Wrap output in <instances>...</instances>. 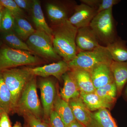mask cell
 Instances as JSON below:
<instances>
[{"label":"cell","instance_id":"cell-18","mask_svg":"<svg viewBox=\"0 0 127 127\" xmlns=\"http://www.w3.org/2000/svg\"><path fill=\"white\" fill-rule=\"evenodd\" d=\"M53 109L61 119L65 127H68L76 120L68 102L58 95L56 96Z\"/></svg>","mask_w":127,"mask_h":127},{"label":"cell","instance_id":"cell-24","mask_svg":"<svg viewBox=\"0 0 127 127\" xmlns=\"http://www.w3.org/2000/svg\"><path fill=\"white\" fill-rule=\"evenodd\" d=\"M0 109L9 114L13 111L11 94L5 83L2 73L0 72Z\"/></svg>","mask_w":127,"mask_h":127},{"label":"cell","instance_id":"cell-31","mask_svg":"<svg viewBox=\"0 0 127 127\" xmlns=\"http://www.w3.org/2000/svg\"><path fill=\"white\" fill-rule=\"evenodd\" d=\"M49 119L50 127H65L61 119L54 109L50 114Z\"/></svg>","mask_w":127,"mask_h":127},{"label":"cell","instance_id":"cell-5","mask_svg":"<svg viewBox=\"0 0 127 127\" xmlns=\"http://www.w3.org/2000/svg\"><path fill=\"white\" fill-rule=\"evenodd\" d=\"M23 114H31L41 119L43 114L37 92L36 80L34 76L23 89L19 98L16 110Z\"/></svg>","mask_w":127,"mask_h":127},{"label":"cell","instance_id":"cell-23","mask_svg":"<svg viewBox=\"0 0 127 127\" xmlns=\"http://www.w3.org/2000/svg\"><path fill=\"white\" fill-rule=\"evenodd\" d=\"M15 18V25L13 31L22 40H27L36 30L27 21L22 17Z\"/></svg>","mask_w":127,"mask_h":127},{"label":"cell","instance_id":"cell-17","mask_svg":"<svg viewBox=\"0 0 127 127\" xmlns=\"http://www.w3.org/2000/svg\"><path fill=\"white\" fill-rule=\"evenodd\" d=\"M62 78L64 83L63 88L60 92L61 97L68 102L71 99L80 96V91L69 72L64 74Z\"/></svg>","mask_w":127,"mask_h":127},{"label":"cell","instance_id":"cell-33","mask_svg":"<svg viewBox=\"0 0 127 127\" xmlns=\"http://www.w3.org/2000/svg\"><path fill=\"white\" fill-rule=\"evenodd\" d=\"M0 127H11L8 114L2 112L0 118Z\"/></svg>","mask_w":127,"mask_h":127},{"label":"cell","instance_id":"cell-20","mask_svg":"<svg viewBox=\"0 0 127 127\" xmlns=\"http://www.w3.org/2000/svg\"><path fill=\"white\" fill-rule=\"evenodd\" d=\"M106 46L114 61H127V47L123 41L115 40Z\"/></svg>","mask_w":127,"mask_h":127},{"label":"cell","instance_id":"cell-39","mask_svg":"<svg viewBox=\"0 0 127 127\" xmlns=\"http://www.w3.org/2000/svg\"><path fill=\"white\" fill-rule=\"evenodd\" d=\"M125 94H126V96L127 97V89H126V91H125Z\"/></svg>","mask_w":127,"mask_h":127},{"label":"cell","instance_id":"cell-4","mask_svg":"<svg viewBox=\"0 0 127 127\" xmlns=\"http://www.w3.org/2000/svg\"><path fill=\"white\" fill-rule=\"evenodd\" d=\"M34 53L2 46L0 48V72L18 66L33 65L42 62Z\"/></svg>","mask_w":127,"mask_h":127},{"label":"cell","instance_id":"cell-37","mask_svg":"<svg viewBox=\"0 0 127 127\" xmlns=\"http://www.w3.org/2000/svg\"><path fill=\"white\" fill-rule=\"evenodd\" d=\"M4 7L0 4V13L2 11V10L4 9Z\"/></svg>","mask_w":127,"mask_h":127},{"label":"cell","instance_id":"cell-38","mask_svg":"<svg viewBox=\"0 0 127 127\" xmlns=\"http://www.w3.org/2000/svg\"><path fill=\"white\" fill-rule=\"evenodd\" d=\"M2 111H1V109H0V118L1 116V113H2Z\"/></svg>","mask_w":127,"mask_h":127},{"label":"cell","instance_id":"cell-8","mask_svg":"<svg viewBox=\"0 0 127 127\" xmlns=\"http://www.w3.org/2000/svg\"><path fill=\"white\" fill-rule=\"evenodd\" d=\"M96 14L95 9L81 3L76 5L73 14L68 20L72 25L78 29L89 26L91 21Z\"/></svg>","mask_w":127,"mask_h":127},{"label":"cell","instance_id":"cell-27","mask_svg":"<svg viewBox=\"0 0 127 127\" xmlns=\"http://www.w3.org/2000/svg\"><path fill=\"white\" fill-rule=\"evenodd\" d=\"M81 3L86 4L95 9L97 14L113 8L119 2L118 0H81Z\"/></svg>","mask_w":127,"mask_h":127},{"label":"cell","instance_id":"cell-34","mask_svg":"<svg viewBox=\"0 0 127 127\" xmlns=\"http://www.w3.org/2000/svg\"><path fill=\"white\" fill-rule=\"evenodd\" d=\"M68 127H85L84 125L80 123L77 120H75Z\"/></svg>","mask_w":127,"mask_h":127},{"label":"cell","instance_id":"cell-3","mask_svg":"<svg viewBox=\"0 0 127 127\" xmlns=\"http://www.w3.org/2000/svg\"><path fill=\"white\" fill-rule=\"evenodd\" d=\"M1 72L11 94L14 111L16 110L17 102L25 86L35 76L31 72L30 67L10 68Z\"/></svg>","mask_w":127,"mask_h":127},{"label":"cell","instance_id":"cell-14","mask_svg":"<svg viewBox=\"0 0 127 127\" xmlns=\"http://www.w3.org/2000/svg\"><path fill=\"white\" fill-rule=\"evenodd\" d=\"M85 127H118L107 109L101 108L92 112L91 119Z\"/></svg>","mask_w":127,"mask_h":127},{"label":"cell","instance_id":"cell-13","mask_svg":"<svg viewBox=\"0 0 127 127\" xmlns=\"http://www.w3.org/2000/svg\"><path fill=\"white\" fill-rule=\"evenodd\" d=\"M70 73L76 82L80 92L85 93H95V89L92 81L90 73L88 71L71 68Z\"/></svg>","mask_w":127,"mask_h":127},{"label":"cell","instance_id":"cell-2","mask_svg":"<svg viewBox=\"0 0 127 127\" xmlns=\"http://www.w3.org/2000/svg\"><path fill=\"white\" fill-rule=\"evenodd\" d=\"M112 61L106 46L100 45L92 51L78 52L75 59L68 64L70 69L78 68L90 72L97 65L111 64Z\"/></svg>","mask_w":127,"mask_h":127},{"label":"cell","instance_id":"cell-10","mask_svg":"<svg viewBox=\"0 0 127 127\" xmlns=\"http://www.w3.org/2000/svg\"><path fill=\"white\" fill-rule=\"evenodd\" d=\"M99 42L90 27L78 29L76 43L78 53L92 51L100 45Z\"/></svg>","mask_w":127,"mask_h":127},{"label":"cell","instance_id":"cell-35","mask_svg":"<svg viewBox=\"0 0 127 127\" xmlns=\"http://www.w3.org/2000/svg\"><path fill=\"white\" fill-rule=\"evenodd\" d=\"M4 9H3L2 11L0 13V30H1V21H2V15H3V10H4Z\"/></svg>","mask_w":127,"mask_h":127},{"label":"cell","instance_id":"cell-40","mask_svg":"<svg viewBox=\"0 0 127 127\" xmlns=\"http://www.w3.org/2000/svg\"><path fill=\"white\" fill-rule=\"evenodd\" d=\"M1 46H2V43H1V42L0 41V48L1 47Z\"/></svg>","mask_w":127,"mask_h":127},{"label":"cell","instance_id":"cell-1","mask_svg":"<svg viewBox=\"0 0 127 127\" xmlns=\"http://www.w3.org/2000/svg\"><path fill=\"white\" fill-rule=\"evenodd\" d=\"M52 42L55 51L67 63L73 60L78 53L76 43L78 29L68 20L51 28Z\"/></svg>","mask_w":127,"mask_h":127},{"label":"cell","instance_id":"cell-32","mask_svg":"<svg viewBox=\"0 0 127 127\" xmlns=\"http://www.w3.org/2000/svg\"><path fill=\"white\" fill-rule=\"evenodd\" d=\"M18 7L23 10L28 11L31 10L32 6V1L28 0H14Z\"/></svg>","mask_w":127,"mask_h":127},{"label":"cell","instance_id":"cell-7","mask_svg":"<svg viewBox=\"0 0 127 127\" xmlns=\"http://www.w3.org/2000/svg\"><path fill=\"white\" fill-rule=\"evenodd\" d=\"M26 44L33 53L47 59H61L54 49L51 37L44 32L36 30L27 39Z\"/></svg>","mask_w":127,"mask_h":127},{"label":"cell","instance_id":"cell-25","mask_svg":"<svg viewBox=\"0 0 127 127\" xmlns=\"http://www.w3.org/2000/svg\"><path fill=\"white\" fill-rule=\"evenodd\" d=\"M1 38L5 45L15 50L27 51L33 53L26 43L20 39L13 31L2 32Z\"/></svg>","mask_w":127,"mask_h":127},{"label":"cell","instance_id":"cell-30","mask_svg":"<svg viewBox=\"0 0 127 127\" xmlns=\"http://www.w3.org/2000/svg\"><path fill=\"white\" fill-rule=\"evenodd\" d=\"M25 115L30 127H50L32 114H27Z\"/></svg>","mask_w":127,"mask_h":127},{"label":"cell","instance_id":"cell-9","mask_svg":"<svg viewBox=\"0 0 127 127\" xmlns=\"http://www.w3.org/2000/svg\"><path fill=\"white\" fill-rule=\"evenodd\" d=\"M39 87L40 90L43 114L46 118H48L53 110L56 97L55 84L51 79H43L40 81Z\"/></svg>","mask_w":127,"mask_h":127},{"label":"cell","instance_id":"cell-12","mask_svg":"<svg viewBox=\"0 0 127 127\" xmlns=\"http://www.w3.org/2000/svg\"><path fill=\"white\" fill-rule=\"evenodd\" d=\"M110 65L101 64L96 66L90 71L89 72L95 89L115 82Z\"/></svg>","mask_w":127,"mask_h":127},{"label":"cell","instance_id":"cell-16","mask_svg":"<svg viewBox=\"0 0 127 127\" xmlns=\"http://www.w3.org/2000/svg\"><path fill=\"white\" fill-rule=\"evenodd\" d=\"M110 67L117 87V95L120 96L127 82V61L118 62L113 61Z\"/></svg>","mask_w":127,"mask_h":127},{"label":"cell","instance_id":"cell-36","mask_svg":"<svg viewBox=\"0 0 127 127\" xmlns=\"http://www.w3.org/2000/svg\"><path fill=\"white\" fill-rule=\"evenodd\" d=\"M21 127V126L20 124L19 123H16L15 125H14V127Z\"/></svg>","mask_w":127,"mask_h":127},{"label":"cell","instance_id":"cell-22","mask_svg":"<svg viewBox=\"0 0 127 127\" xmlns=\"http://www.w3.org/2000/svg\"><path fill=\"white\" fill-rule=\"evenodd\" d=\"M80 96L91 112L96 111L101 108H111V105L105 102L95 92L90 93L80 92Z\"/></svg>","mask_w":127,"mask_h":127},{"label":"cell","instance_id":"cell-29","mask_svg":"<svg viewBox=\"0 0 127 127\" xmlns=\"http://www.w3.org/2000/svg\"><path fill=\"white\" fill-rule=\"evenodd\" d=\"M0 4L9 11L15 17H23L24 12L20 9L14 0H0Z\"/></svg>","mask_w":127,"mask_h":127},{"label":"cell","instance_id":"cell-26","mask_svg":"<svg viewBox=\"0 0 127 127\" xmlns=\"http://www.w3.org/2000/svg\"><path fill=\"white\" fill-rule=\"evenodd\" d=\"M95 93L105 102L111 105L114 103L117 95V87L115 82L97 89Z\"/></svg>","mask_w":127,"mask_h":127},{"label":"cell","instance_id":"cell-6","mask_svg":"<svg viewBox=\"0 0 127 127\" xmlns=\"http://www.w3.org/2000/svg\"><path fill=\"white\" fill-rule=\"evenodd\" d=\"M112 8L97 14L89 25L99 41L106 46L115 40Z\"/></svg>","mask_w":127,"mask_h":127},{"label":"cell","instance_id":"cell-19","mask_svg":"<svg viewBox=\"0 0 127 127\" xmlns=\"http://www.w3.org/2000/svg\"><path fill=\"white\" fill-rule=\"evenodd\" d=\"M32 21L36 30L46 32L52 38V30L46 22L39 1H32Z\"/></svg>","mask_w":127,"mask_h":127},{"label":"cell","instance_id":"cell-28","mask_svg":"<svg viewBox=\"0 0 127 127\" xmlns=\"http://www.w3.org/2000/svg\"><path fill=\"white\" fill-rule=\"evenodd\" d=\"M15 25V17L7 9L4 8L1 30L2 32L13 31Z\"/></svg>","mask_w":127,"mask_h":127},{"label":"cell","instance_id":"cell-11","mask_svg":"<svg viewBox=\"0 0 127 127\" xmlns=\"http://www.w3.org/2000/svg\"><path fill=\"white\" fill-rule=\"evenodd\" d=\"M30 68L34 76L43 77L52 76L59 80H61L64 74L70 70L68 63L63 60L56 63Z\"/></svg>","mask_w":127,"mask_h":127},{"label":"cell","instance_id":"cell-21","mask_svg":"<svg viewBox=\"0 0 127 127\" xmlns=\"http://www.w3.org/2000/svg\"><path fill=\"white\" fill-rule=\"evenodd\" d=\"M46 10L48 17L54 25L60 24L68 19L66 9L58 4L48 3Z\"/></svg>","mask_w":127,"mask_h":127},{"label":"cell","instance_id":"cell-15","mask_svg":"<svg viewBox=\"0 0 127 127\" xmlns=\"http://www.w3.org/2000/svg\"><path fill=\"white\" fill-rule=\"evenodd\" d=\"M75 119L86 127L91 119V112L80 96L71 99L68 102Z\"/></svg>","mask_w":127,"mask_h":127}]
</instances>
